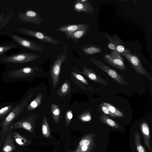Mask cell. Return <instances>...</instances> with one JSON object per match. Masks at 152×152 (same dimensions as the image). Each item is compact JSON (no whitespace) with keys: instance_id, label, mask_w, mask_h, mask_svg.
Returning a JSON list of instances; mask_svg holds the SVG:
<instances>
[{"instance_id":"cell-1","label":"cell","mask_w":152,"mask_h":152,"mask_svg":"<svg viewBox=\"0 0 152 152\" xmlns=\"http://www.w3.org/2000/svg\"><path fill=\"white\" fill-rule=\"evenodd\" d=\"M34 94L33 92L29 94L22 102L13 108L8 116L3 120L1 129L0 132V134H2L4 132L11 130V126L14 121L22 112L23 109L26 106L29 100Z\"/></svg>"},{"instance_id":"cell-2","label":"cell","mask_w":152,"mask_h":152,"mask_svg":"<svg viewBox=\"0 0 152 152\" xmlns=\"http://www.w3.org/2000/svg\"><path fill=\"white\" fill-rule=\"evenodd\" d=\"M63 53L58 56L53 63L51 70V75L52 77L53 86L55 88L57 85L62 64L68 59L66 56L67 47H64Z\"/></svg>"},{"instance_id":"cell-3","label":"cell","mask_w":152,"mask_h":152,"mask_svg":"<svg viewBox=\"0 0 152 152\" xmlns=\"http://www.w3.org/2000/svg\"><path fill=\"white\" fill-rule=\"evenodd\" d=\"M105 61L114 68L121 70H126L121 54L117 51L112 50L110 53L103 56Z\"/></svg>"},{"instance_id":"cell-4","label":"cell","mask_w":152,"mask_h":152,"mask_svg":"<svg viewBox=\"0 0 152 152\" xmlns=\"http://www.w3.org/2000/svg\"><path fill=\"white\" fill-rule=\"evenodd\" d=\"M123 56L128 61L137 72L146 76L152 82V77L143 67L140 60L135 54L132 53L129 51Z\"/></svg>"},{"instance_id":"cell-5","label":"cell","mask_w":152,"mask_h":152,"mask_svg":"<svg viewBox=\"0 0 152 152\" xmlns=\"http://www.w3.org/2000/svg\"><path fill=\"white\" fill-rule=\"evenodd\" d=\"M90 60L97 66L106 73L118 84L121 85H127L128 84L124 78L114 70L101 61L92 58H91Z\"/></svg>"},{"instance_id":"cell-6","label":"cell","mask_w":152,"mask_h":152,"mask_svg":"<svg viewBox=\"0 0 152 152\" xmlns=\"http://www.w3.org/2000/svg\"><path fill=\"white\" fill-rule=\"evenodd\" d=\"M40 58L37 54L30 53H23L7 57L2 60L7 63L23 64L31 62Z\"/></svg>"},{"instance_id":"cell-7","label":"cell","mask_w":152,"mask_h":152,"mask_svg":"<svg viewBox=\"0 0 152 152\" xmlns=\"http://www.w3.org/2000/svg\"><path fill=\"white\" fill-rule=\"evenodd\" d=\"M17 29L22 34L33 37L41 41L53 45L59 44V42L54 38L47 35L42 32L18 27Z\"/></svg>"},{"instance_id":"cell-8","label":"cell","mask_w":152,"mask_h":152,"mask_svg":"<svg viewBox=\"0 0 152 152\" xmlns=\"http://www.w3.org/2000/svg\"><path fill=\"white\" fill-rule=\"evenodd\" d=\"M17 17L23 22L38 25H39L42 22L39 14L31 9H27L24 13H18Z\"/></svg>"},{"instance_id":"cell-9","label":"cell","mask_w":152,"mask_h":152,"mask_svg":"<svg viewBox=\"0 0 152 152\" xmlns=\"http://www.w3.org/2000/svg\"><path fill=\"white\" fill-rule=\"evenodd\" d=\"M95 135L89 134L84 135L80 142L77 148L74 151L67 152H91L94 145Z\"/></svg>"},{"instance_id":"cell-10","label":"cell","mask_w":152,"mask_h":152,"mask_svg":"<svg viewBox=\"0 0 152 152\" xmlns=\"http://www.w3.org/2000/svg\"><path fill=\"white\" fill-rule=\"evenodd\" d=\"M36 116L35 115H30L21 119L13 124L11 126L10 129L22 128L32 133L33 124L36 120Z\"/></svg>"},{"instance_id":"cell-11","label":"cell","mask_w":152,"mask_h":152,"mask_svg":"<svg viewBox=\"0 0 152 152\" xmlns=\"http://www.w3.org/2000/svg\"><path fill=\"white\" fill-rule=\"evenodd\" d=\"M39 69L36 67H26L12 71L9 73L12 78L20 80L31 76L34 74L35 71Z\"/></svg>"},{"instance_id":"cell-12","label":"cell","mask_w":152,"mask_h":152,"mask_svg":"<svg viewBox=\"0 0 152 152\" xmlns=\"http://www.w3.org/2000/svg\"><path fill=\"white\" fill-rule=\"evenodd\" d=\"M12 39L21 45L31 50L39 52L44 51L42 45L22 38L18 35H12Z\"/></svg>"},{"instance_id":"cell-13","label":"cell","mask_w":152,"mask_h":152,"mask_svg":"<svg viewBox=\"0 0 152 152\" xmlns=\"http://www.w3.org/2000/svg\"><path fill=\"white\" fill-rule=\"evenodd\" d=\"M73 6L74 10L78 12L91 14L94 11L93 6L88 0H75Z\"/></svg>"},{"instance_id":"cell-14","label":"cell","mask_w":152,"mask_h":152,"mask_svg":"<svg viewBox=\"0 0 152 152\" xmlns=\"http://www.w3.org/2000/svg\"><path fill=\"white\" fill-rule=\"evenodd\" d=\"M105 35L109 42L115 45L117 51L120 53L123 56L130 51L125 48L124 42L117 35L114 34L113 37H111L107 34H106Z\"/></svg>"},{"instance_id":"cell-15","label":"cell","mask_w":152,"mask_h":152,"mask_svg":"<svg viewBox=\"0 0 152 152\" xmlns=\"http://www.w3.org/2000/svg\"><path fill=\"white\" fill-rule=\"evenodd\" d=\"M82 74L95 82L100 83L104 86L107 85V82L91 69L85 66L82 67Z\"/></svg>"},{"instance_id":"cell-16","label":"cell","mask_w":152,"mask_h":152,"mask_svg":"<svg viewBox=\"0 0 152 152\" xmlns=\"http://www.w3.org/2000/svg\"><path fill=\"white\" fill-rule=\"evenodd\" d=\"M89 27V25L84 24L65 25L60 26L57 30L65 34L73 32L77 30Z\"/></svg>"},{"instance_id":"cell-17","label":"cell","mask_w":152,"mask_h":152,"mask_svg":"<svg viewBox=\"0 0 152 152\" xmlns=\"http://www.w3.org/2000/svg\"><path fill=\"white\" fill-rule=\"evenodd\" d=\"M144 138V143L148 150L152 152V148L151 144L150 131L149 127L145 122L142 123L140 128Z\"/></svg>"},{"instance_id":"cell-18","label":"cell","mask_w":152,"mask_h":152,"mask_svg":"<svg viewBox=\"0 0 152 152\" xmlns=\"http://www.w3.org/2000/svg\"><path fill=\"white\" fill-rule=\"evenodd\" d=\"M89 27L77 30L72 33L65 34L67 39H71L76 43L88 33Z\"/></svg>"},{"instance_id":"cell-19","label":"cell","mask_w":152,"mask_h":152,"mask_svg":"<svg viewBox=\"0 0 152 152\" xmlns=\"http://www.w3.org/2000/svg\"><path fill=\"white\" fill-rule=\"evenodd\" d=\"M82 50L84 53L88 55H93L102 51L100 47L96 45L91 44L83 46Z\"/></svg>"},{"instance_id":"cell-20","label":"cell","mask_w":152,"mask_h":152,"mask_svg":"<svg viewBox=\"0 0 152 152\" xmlns=\"http://www.w3.org/2000/svg\"><path fill=\"white\" fill-rule=\"evenodd\" d=\"M15 149L12 138L11 135H9L6 138L4 143L2 152H12Z\"/></svg>"},{"instance_id":"cell-21","label":"cell","mask_w":152,"mask_h":152,"mask_svg":"<svg viewBox=\"0 0 152 152\" xmlns=\"http://www.w3.org/2000/svg\"><path fill=\"white\" fill-rule=\"evenodd\" d=\"M99 118L102 123L105 124L113 128L116 129L122 128L119 124L105 115H101L99 116Z\"/></svg>"},{"instance_id":"cell-22","label":"cell","mask_w":152,"mask_h":152,"mask_svg":"<svg viewBox=\"0 0 152 152\" xmlns=\"http://www.w3.org/2000/svg\"><path fill=\"white\" fill-rule=\"evenodd\" d=\"M70 83L68 80L65 82L58 90V94L61 97H64L67 95L70 92Z\"/></svg>"},{"instance_id":"cell-23","label":"cell","mask_w":152,"mask_h":152,"mask_svg":"<svg viewBox=\"0 0 152 152\" xmlns=\"http://www.w3.org/2000/svg\"><path fill=\"white\" fill-rule=\"evenodd\" d=\"M42 98V94L38 95L29 104L27 107V110L31 111L38 107L41 103Z\"/></svg>"},{"instance_id":"cell-24","label":"cell","mask_w":152,"mask_h":152,"mask_svg":"<svg viewBox=\"0 0 152 152\" xmlns=\"http://www.w3.org/2000/svg\"><path fill=\"white\" fill-rule=\"evenodd\" d=\"M141 136L139 132L136 131L134 135L135 146L138 152H147L141 142Z\"/></svg>"},{"instance_id":"cell-25","label":"cell","mask_w":152,"mask_h":152,"mask_svg":"<svg viewBox=\"0 0 152 152\" xmlns=\"http://www.w3.org/2000/svg\"><path fill=\"white\" fill-rule=\"evenodd\" d=\"M13 137L16 142L19 145L25 146L30 143L26 138L18 132H14Z\"/></svg>"},{"instance_id":"cell-26","label":"cell","mask_w":152,"mask_h":152,"mask_svg":"<svg viewBox=\"0 0 152 152\" xmlns=\"http://www.w3.org/2000/svg\"><path fill=\"white\" fill-rule=\"evenodd\" d=\"M102 104L115 117L118 118H122L124 117V115L120 111L112 105L105 102H103Z\"/></svg>"},{"instance_id":"cell-27","label":"cell","mask_w":152,"mask_h":152,"mask_svg":"<svg viewBox=\"0 0 152 152\" xmlns=\"http://www.w3.org/2000/svg\"><path fill=\"white\" fill-rule=\"evenodd\" d=\"M51 113L54 121L56 123L58 122L60 115V110L58 106L53 103L51 106Z\"/></svg>"},{"instance_id":"cell-28","label":"cell","mask_w":152,"mask_h":152,"mask_svg":"<svg viewBox=\"0 0 152 152\" xmlns=\"http://www.w3.org/2000/svg\"><path fill=\"white\" fill-rule=\"evenodd\" d=\"M13 105L11 104L0 109V121L3 120L8 116L13 108Z\"/></svg>"},{"instance_id":"cell-29","label":"cell","mask_w":152,"mask_h":152,"mask_svg":"<svg viewBox=\"0 0 152 152\" xmlns=\"http://www.w3.org/2000/svg\"><path fill=\"white\" fill-rule=\"evenodd\" d=\"M42 131L44 136L46 138L50 137V131L47 119L45 116H44L43 118L42 125Z\"/></svg>"},{"instance_id":"cell-30","label":"cell","mask_w":152,"mask_h":152,"mask_svg":"<svg viewBox=\"0 0 152 152\" xmlns=\"http://www.w3.org/2000/svg\"><path fill=\"white\" fill-rule=\"evenodd\" d=\"M78 118L81 121L83 122H88L91 119V115L89 111L84 112L78 117Z\"/></svg>"},{"instance_id":"cell-31","label":"cell","mask_w":152,"mask_h":152,"mask_svg":"<svg viewBox=\"0 0 152 152\" xmlns=\"http://www.w3.org/2000/svg\"><path fill=\"white\" fill-rule=\"evenodd\" d=\"M72 73L73 75L80 82L85 84L86 85H88V83L86 79L82 75L78 74L76 72H73Z\"/></svg>"},{"instance_id":"cell-32","label":"cell","mask_w":152,"mask_h":152,"mask_svg":"<svg viewBox=\"0 0 152 152\" xmlns=\"http://www.w3.org/2000/svg\"><path fill=\"white\" fill-rule=\"evenodd\" d=\"M73 117L72 112L71 110L67 111L65 114V121L66 126L69 125Z\"/></svg>"},{"instance_id":"cell-33","label":"cell","mask_w":152,"mask_h":152,"mask_svg":"<svg viewBox=\"0 0 152 152\" xmlns=\"http://www.w3.org/2000/svg\"><path fill=\"white\" fill-rule=\"evenodd\" d=\"M100 107L102 111L104 114L109 116H111L113 118H115L116 117L115 116L111 113L109 109L104 106L102 103L100 105Z\"/></svg>"},{"instance_id":"cell-34","label":"cell","mask_w":152,"mask_h":152,"mask_svg":"<svg viewBox=\"0 0 152 152\" xmlns=\"http://www.w3.org/2000/svg\"><path fill=\"white\" fill-rule=\"evenodd\" d=\"M15 47L14 45L0 46V55Z\"/></svg>"},{"instance_id":"cell-35","label":"cell","mask_w":152,"mask_h":152,"mask_svg":"<svg viewBox=\"0 0 152 152\" xmlns=\"http://www.w3.org/2000/svg\"><path fill=\"white\" fill-rule=\"evenodd\" d=\"M108 47L109 48L111 49L112 50H114L117 51L116 47L115 45L112 43L109 42L108 44Z\"/></svg>"},{"instance_id":"cell-36","label":"cell","mask_w":152,"mask_h":152,"mask_svg":"<svg viewBox=\"0 0 152 152\" xmlns=\"http://www.w3.org/2000/svg\"><path fill=\"white\" fill-rule=\"evenodd\" d=\"M3 14H1L0 15V23L2 21V20H3V18H4Z\"/></svg>"},{"instance_id":"cell-37","label":"cell","mask_w":152,"mask_h":152,"mask_svg":"<svg viewBox=\"0 0 152 152\" xmlns=\"http://www.w3.org/2000/svg\"></svg>"}]
</instances>
